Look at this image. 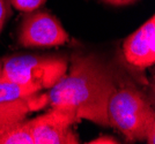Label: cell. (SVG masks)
I'll return each instance as SVG.
<instances>
[{"label": "cell", "instance_id": "1", "mask_svg": "<svg viewBox=\"0 0 155 144\" xmlns=\"http://www.w3.org/2000/svg\"><path fill=\"white\" fill-rule=\"evenodd\" d=\"M117 64H108L96 54L75 53L67 72L50 89L49 105L70 115L108 127L107 107L115 86Z\"/></svg>", "mask_w": 155, "mask_h": 144}, {"label": "cell", "instance_id": "2", "mask_svg": "<svg viewBox=\"0 0 155 144\" xmlns=\"http://www.w3.org/2000/svg\"><path fill=\"white\" fill-rule=\"evenodd\" d=\"M109 126L127 142L155 143V114L148 96L138 86L123 64H117L115 86L107 107Z\"/></svg>", "mask_w": 155, "mask_h": 144}, {"label": "cell", "instance_id": "3", "mask_svg": "<svg viewBox=\"0 0 155 144\" xmlns=\"http://www.w3.org/2000/svg\"><path fill=\"white\" fill-rule=\"evenodd\" d=\"M67 68L68 62L64 57L20 54L1 61L0 80L41 92L51 89L64 76Z\"/></svg>", "mask_w": 155, "mask_h": 144}, {"label": "cell", "instance_id": "4", "mask_svg": "<svg viewBox=\"0 0 155 144\" xmlns=\"http://www.w3.org/2000/svg\"><path fill=\"white\" fill-rule=\"evenodd\" d=\"M48 104V93L35 92L0 80V129L25 121L28 113L41 110Z\"/></svg>", "mask_w": 155, "mask_h": 144}, {"label": "cell", "instance_id": "5", "mask_svg": "<svg viewBox=\"0 0 155 144\" xmlns=\"http://www.w3.org/2000/svg\"><path fill=\"white\" fill-rule=\"evenodd\" d=\"M18 40L23 47L58 46L68 42V35L56 16L36 9L23 17Z\"/></svg>", "mask_w": 155, "mask_h": 144}, {"label": "cell", "instance_id": "6", "mask_svg": "<svg viewBox=\"0 0 155 144\" xmlns=\"http://www.w3.org/2000/svg\"><path fill=\"white\" fill-rule=\"evenodd\" d=\"M75 124L72 117L54 108L28 120L34 144H78L79 137L72 129Z\"/></svg>", "mask_w": 155, "mask_h": 144}, {"label": "cell", "instance_id": "7", "mask_svg": "<svg viewBox=\"0 0 155 144\" xmlns=\"http://www.w3.org/2000/svg\"><path fill=\"white\" fill-rule=\"evenodd\" d=\"M126 64L137 69H146L155 62V17L152 16L123 43Z\"/></svg>", "mask_w": 155, "mask_h": 144}, {"label": "cell", "instance_id": "8", "mask_svg": "<svg viewBox=\"0 0 155 144\" xmlns=\"http://www.w3.org/2000/svg\"><path fill=\"white\" fill-rule=\"evenodd\" d=\"M0 144H34L28 121L0 129Z\"/></svg>", "mask_w": 155, "mask_h": 144}, {"label": "cell", "instance_id": "9", "mask_svg": "<svg viewBox=\"0 0 155 144\" xmlns=\"http://www.w3.org/2000/svg\"><path fill=\"white\" fill-rule=\"evenodd\" d=\"M11 5L20 12H32L36 11L45 4L46 0H9Z\"/></svg>", "mask_w": 155, "mask_h": 144}, {"label": "cell", "instance_id": "10", "mask_svg": "<svg viewBox=\"0 0 155 144\" xmlns=\"http://www.w3.org/2000/svg\"><path fill=\"white\" fill-rule=\"evenodd\" d=\"M11 1L9 0H0V35L4 30V27L6 21L11 17L12 15V9H11Z\"/></svg>", "mask_w": 155, "mask_h": 144}, {"label": "cell", "instance_id": "11", "mask_svg": "<svg viewBox=\"0 0 155 144\" xmlns=\"http://www.w3.org/2000/svg\"><path fill=\"white\" fill-rule=\"evenodd\" d=\"M91 144H117L119 143L116 138L108 136V135H102L100 137L95 138V139H91V142H88Z\"/></svg>", "mask_w": 155, "mask_h": 144}, {"label": "cell", "instance_id": "12", "mask_svg": "<svg viewBox=\"0 0 155 144\" xmlns=\"http://www.w3.org/2000/svg\"><path fill=\"white\" fill-rule=\"evenodd\" d=\"M103 1L107 4H110V5H114V6H124V5H129L136 0H103Z\"/></svg>", "mask_w": 155, "mask_h": 144}, {"label": "cell", "instance_id": "13", "mask_svg": "<svg viewBox=\"0 0 155 144\" xmlns=\"http://www.w3.org/2000/svg\"><path fill=\"white\" fill-rule=\"evenodd\" d=\"M0 74H1V60H0Z\"/></svg>", "mask_w": 155, "mask_h": 144}]
</instances>
